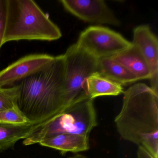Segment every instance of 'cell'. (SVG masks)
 Returning <instances> with one entry per match:
<instances>
[{"mask_svg":"<svg viewBox=\"0 0 158 158\" xmlns=\"http://www.w3.org/2000/svg\"><path fill=\"white\" fill-rule=\"evenodd\" d=\"M62 37L58 26L32 0H8L5 43L21 40L53 41Z\"/></svg>","mask_w":158,"mask_h":158,"instance_id":"cell-3","label":"cell"},{"mask_svg":"<svg viewBox=\"0 0 158 158\" xmlns=\"http://www.w3.org/2000/svg\"><path fill=\"white\" fill-rule=\"evenodd\" d=\"M39 144L57 150L62 154L68 152L76 153L86 151L90 147L89 136L69 134H59L47 138Z\"/></svg>","mask_w":158,"mask_h":158,"instance_id":"cell-11","label":"cell"},{"mask_svg":"<svg viewBox=\"0 0 158 158\" xmlns=\"http://www.w3.org/2000/svg\"><path fill=\"white\" fill-rule=\"evenodd\" d=\"M76 45L98 59L111 57L131 46L132 43L108 27L95 26L81 32Z\"/></svg>","mask_w":158,"mask_h":158,"instance_id":"cell-6","label":"cell"},{"mask_svg":"<svg viewBox=\"0 0 158 158\" xmlns=\"http://www.w3.org/2000/svg\"><path fill=\"white\" fill-rule=\"evenodd\" d=\"M8 0H0V51L5 44L4 38L7 28Z\"/></svg>","mask_w":158,"mask_h":158,"instance_id":"cell-17","label":"cell"},{"mask_svg":"<svg viewBox=\"0 0 158 158\" xmlns=\"http://www.w3.org/2000/svg\"><path fill=\"white\" fill-rule=\"evenodd\" d=\"M114 123L123 139L158 158V96L150 87L138 83L124 91L123 106Z\"/></svg>","mask_w":158,"mask_h":158,"instance_id":"cell-2","label":"cell"},{"mask_svg":"<svg viewBox=\"0 0 158 158\" xmlns=\"http://www.w3.org/2000/svg\"><path fill=\"white\" fill-rule=\"evenodd\" d=\"M0 123L25 124L29 123L18 107L0 111Z\"/></svg>","mask_w":158,"mask_h":158,"instance_id":"cell-16","label":"cell"},{"mask_svg":"<svg viewBox=\"0 0 158 158\" xmlns=\"http://www.w3.org/2000/svg\"><path fill=\"white\" fill-rule=\"evenodd\" d=\"M64 97L66 108L79 99L86 97V79L98 73V59L79 48L70 46L64 53ZM65 108V109H66Z\"/></svg>","mask_w":158,"mask_h":158,"instance_id":"cell-5","label":"cell"},{"mask_svg":"<svg viewBox=\"0 0 158 158\" xmlns=\"http://www.w3.org/2000/svg\"><path fill=\"white\" fill-rule=\"evenodd\" d=\"M98 73L122 85L138 81L127 68L111 57L98 59Z\"/></svg>","mask_w":158,"mask_h":158,"instance_id":"cell-12","label":"cell"},{"mask_svg":"<svg viewBox=\"0 0 158 158\" xmlns=\"http://www.w3.org/2000/svg\"><path fill=\"white\" fill-rule=\"evenodd\" d=\"M35 125L30 123L20 124L0 123V150H6L18 140L27 138Z\"/></svg>","mask_w":158,"mask_h":158,"instance_id":"cell-14","label":"cell"},{"mask_svg":"<svg viewBox=\"0 0 158 158\" xmlns=\"http://www.w3.org/2000/svg\"><path fill=\"white\" fill-rule=\"evenodd\" d=\"M64 67V55L55 56L47 67L18 83L17 107L29 123H41L66 108Z\"/></svg>","mask_w":158,"mask_h":158,"instance_id":"cell-1","label":"cell"},{"mask_svg":"<svg viewBox=\"0 0 158 158\" xmlns=\"http://www.w3.org/2000/svg\"><path fill=\"white\" fill-rule=\"evenodd\" d=\"M55 57L46 53H35L20 58L0 71V88L17 85L47 67Z\"/></svg>","mask_w":158,"mask_h":158,"instance_id":"cell-8","label":"cell"},{"mask_svg":"<svg viewBox=\"0 0 158 158\" xmlns=\"http://www.w3.org/2000/svg\"><path fill=\"white\" fill-rule=\"evenodd\" d=\"M139 48L151 73L150 88L158 96V40L148 25L139 26L133 30L132 42Z\"/></svg>","mask_w":158,"mask_h":158,"instance_id":"cell-9","label":"cell"},{"mask_svg":"<svg viewBox=\"0 0 158 158\" xmlns=\"http://www.w3.org/2000/svg\"><path fill=\"white\" fill-rule=\"evenodd\" d=\"M137 158H154L143 147L139 146L137 150Z\"/></svg>","mask_w":158,"mask_h":158,"instance_id":"cell-18","label":"cell"},{"mask_svg":"<svg viewBox=\"0 0 158 158\" xmlns=\"http://www.w3.org/2000/svg\"><path fill=\"white\" fill-rule=\"evenodd\" d=\"M111 57L127 68L138 80L150 78L148 66L135 44L132 43L130 47Z\"/></svg>","mask_w":158,"mask_h":158,"instance_id":"cell-10","label":"cell"},{"mask_svg":"<svg viewBox=\"0 0 158 158\" xmlns=\"http://www.w3.org/2000/svg\"><path fill=\"white\" fill-rule=\"evenodd\" d=\"M66 10L90 23L121 25V22L103 0H61Z\"/></svg>","mask_w":158,"mask_h":158,"instance_id":"cell-7","label":"cell"},{"mask_svg":"<svg viewBox=\"0 0 158 158\" xmlns=\"http://www.w3.org/2000/svg\"><path fill=\"white\" fill-rule=\"evenodd\" d=\"M85 88L87 96L93 100L97 97L118 96L124 93L122 85L98 73L93 74L86 79Z\"/></svg>","mask_w":158,"mask_h":158,"instance_id":"cell-13","label":"cell"},{"mask_svg":"<svg viewBox=\"0 0 158 158\" xmlns=\"http://www.w3.org/2000/svg\"><path fill=\"white\" fill-rule=\"evenodd\" d=\"M20 96V87L15 85L0 88V111L17 107Z\"/></svg>","mask_w":158,"mask_h":158,"instance_id":"cell-15","label":"cell"},{"mask_svg":"<svg viewBox=\"0 0 158 158\" xmlns=\"http://www.w3.org/2000/svg\"><path fill=\"white\" fill-rule=\"evenodd\" d=\"M97 125V113L93 100L86 96L75 102L50 119L35 125L23 143L25 146L33 145L59 134L89 136Z\"/></svg>","mask_w":158,"mask_h":158,"instance_id":"cell-4","label":"cell"},{"mask_svg":"<svg viewBox=\"0 0 158 158\" xmlns=\"http://www.w3.org/2000/svg\"><path fill=\"white\" fill-rule=\"evenodd\" d=\"M68 158H87L85 156H83L81 155H76L75 156H72V157H69Z\"/></svg>","mask_w":158,"mask_h":158,"instance_id":"cell-19","label":"cell"}]
</instances>
